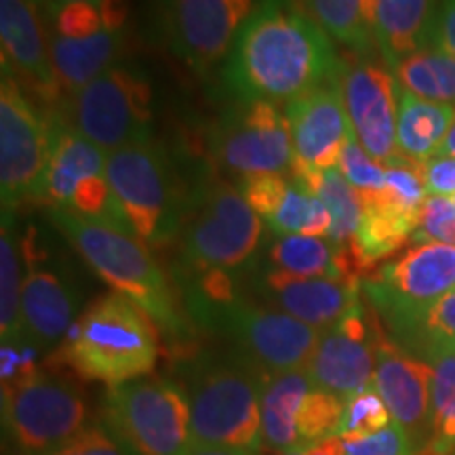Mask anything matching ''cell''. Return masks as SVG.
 I'll return each instance as SVG.
<instances>
[{
	"instance_id": "obj_1",
	"label": "cell",
	"mask_w": 455,
	"mask_h": 455,
	"mask_svg": "<svg viewBox=\"0 0 455 455\" xmlns=\"http://www.w3.org/2000/svg\"><path fill=\"white\" fill-rule=\"evenodd\" d=\"M331 36L291 0H258L228 55L224 81L238 101H293L333 83Z\"/></svg>"
},
{
	"instance_id": "obj_2",
	"label": "cell",
	"mask_w": 455,
	"mask_h": 455,
	"mask_svg": "<svg viewBox=\"0 0 455 455\" xmlns=\"http://www.w3.org/2000/svg\"><path fill=\"white\" fill-rule=\"evenodd\" d=\"M49 220L101 281L146 312L169 344L175 348L192 344V318L181 308L178 291L146 244L121 228L66 209H49Z\"/></svg>"
},
{
	"instance_id": "obj_3",
	"label": "cell",
	"mask_w": 455,
	"mask_h": 455,
	"mask_svg": "<svg viewBox=\"0 0 455 455\" xmlns=\"http://www.w3.org/2000/svg\"><path fill=\"white\" fill-rule=\"evenodd\" d=\"M156 333L140 306L112 291L78 316L51 363L70 367L87 382L114 388L152 373L158 358Z\"/></svg>"
},
{
	"instance_id": "obj_4",
	"label": "cell",
	"mask_w": 455,
	"mask_h": 455,
	"mask_svg": "<svg viewBox=\"0 0 455 455\" xmlns=\"http://www.w3.org/2000/svg\"><path fill=\"white\" fill-rule=\"evenodd\" d=\"M266 379L268 373L236 350L192 356L186 365L192 443L258 453Z\"/></svg>"
},
{
	"instance_id": "obj_5",
	"label": "cell",
	"mask_w": 455,
	"mask_h": 455,
	"mask_svg": "<svg viewBox=\"0 0 455 455\" xmlns=\"http://www.w3.org/2000/svg\"><path fill=\"white\" fill-rule=\"evenodd\" d=\"M264 241V220L249 207L241 188L224 181L203 186L190 198L181 228L184 276L226 272L244 276Z\"/></svg>"
},
{
	"instance_id": "obj_6",
	"label": "cell",
	"mask_w": 455,
	"mask_h": 455,
	"mask_svg": "<svg viewBox=\"0 0 455 455\" xmlns=\"http://www.w3.org/2000/svg\"><path fill=\"white\" fill-rule=\"evenodd\" d=\"M106 178L131 236L156 249L181 235L190 198L181 195L173 164L161 146L146 141L110 152Z\"/></svg>"
},
{
	"instance_id": "obj_7",
	"label": "cell",
	"mask_w": 455,
	"mask_h": 455,
	"mask_svg": "<svg viewBox=\"0 0 455 455\" xmlns=\"http://www.w3.org/2000/svg\"><path fill=\"white\" fill-rule=\"evenodd\" d=\"M455 291V247L419 243L363 281V295L390 327L396 344L411 350L432 306Z\"/></svg>"
},
{
	"instance_id": "obj_8",
	"label": "cell",
	"mask_w": 455,
	"mask_h": 455,
	"mask_svg": "<svg viewBox=\"0 0 455 455\" xmlns=\"http://www.w3.org/2000/svg\"><path fill=\"white\" fill-rule=\"evenodd\" d=\"M100 422L129 455H184L192 443L186 386L167 378L108 388Z\"/></svg>"
},
{
	"instance_id": "obj_9",
	"label": "cell",
	"mask_w": 455,
	"mask_h": 455,
	"mask_svg": "<svg viewBox=\"0 0 455 455\" xmlns=\"http://www.w3.org/2000/svg\"><path fill=\"white\" fill-rule=\"evenodd\" d=\"M76 382L38 369L3 388V424L20 455H43L95 424Z\"/></svg>"
},
{
	"instance_id": "obj_10",
	"label": "cell",
	"mask_w": 455,
	"mask_h": 455,
	"mask_svg": "<svg viewBox=\"0 0 455 455\" xmlns=\"http://www.w3.org/2000/svg\"><path fill=\"white\" fill-rule=\"evenodd\" d=\"M152 84L138 68L116 64L68 101L70 127L108 155L152 141Z\"/></svg>"
},
{
	"instance_id": "obj_11",
	"label": "cell",
	"mask_w": 455,
	"mask_h": 455,
	"mask_svg": "<svg viewBox=\"0 0 455 455\" xmlns=\"http://www.w3.org/2000/svg\"><path fill=\"white\" fill-rule=\"evenodd\" d=\"M51 155V121L7 72L0 83V195L3 215L28 203H43Z\"/></svg>"
},
{
	"instance_id": "obj_12",
	"label": "cell",
	"mask_w": 455,
	"mask_h": 455,
	"mask_svg": "<svg viewBox=\"0 0 455 455\" xmlns=\"http://www.w3.org/2000/svg\"><path fill=\"white\" fill-rule=\"evenodd\" d=\"M201 325L224 333L236 352L268 375L304 369L323 333L264 301L244 298L207 315Z\"/></svg>"
},
{
	"instance_id": "obj_13",
	"label": "cell",
	"mask_w": 455,
	"mask_h": 455,
	"mask_svg": "<svg viewBox=\"0 0 455 455\" xmlns=\"http://www.w3.org/2000/svg\"><path fill=\"white\" fill-rule=\"evenodd\" d=\"M255 0H156V28L171 53L198 74L235 47Z\"/></svg>"
},
{
	"instance_id": "obj_14",
	"label": "cell",
	"mask_w": 455,
	"mask_h": 455,
	"mask_svg": "<svg viewBox=\"0 0 455 455\" xmlns=\"http://www.w3.org/2000/svg\"><path fill=\"white\" fill-rule=\"evenodd\" d=\"M213 152L241 180L291 173L293 141L275 101H238L213 133Z\"/></svg>"
},
{
	"instance_id": "obj_15",
	"label": "cell",
	"mask_w": 455,
	"mask_h": 455,
	"mask_svg": "<svg viewBox=\"0 0 455 455\" xmlns=\"http://www.w3.org/2000/svg\"><path fill=\"white\" fill-rule=\"evenodd\" d=\"M338 78L358 141L375 163L388 167L401 156L396 146L401 84L395 72L367 55L350 53V60H339Z\"/></svg>"
},
{
	"instance_id": "obj_16",
	"label": "cell",
	"mask_w": 455,
	"mask_h": 455,
	"mask_svg": "<svg viewBox=\"0 0 455 455\" xmlns=\"http://www.w3.org/2000/svg\"><path fill=\"white\" fill-rule=\"evenodd\" d=\"M34 235L21 241L24 253V289H21V316L24 333L38 355L60 348L61 341L78 321L81 289L68 270L44 266L43 255L36 251Z\"/></svg>"
},
{
	"instance_id": "obj_17",
	"label": "cell",
	"mask_w": 455,
	"mask_h": 455,
	"mask_svg": "<svg viewBox=\"0 0 455 455\" xmlns=\"http://www.w3.org/2000/svg\"><path fill=\"white\" fill-rule=\"evenodd\" d=\"M375 335L378 323L367 315L363 304L325 329L306 365L315 388L346 401L373 386Z\"/></svg>"
},
{
	"instance_id": "obj_18",
	"label": "cell",
	"mask_w": 455,
	"mask_h": 455,
	"mask_svg": "<svg viewBox=\"0 0 455 455\" xmlns=\"http://www.w3.org/2000/svg\"><path fill=\"white\" fill-rule=\"evenodd\" d=\"M430 384L432 369L428 363L398 346L378 327L373 388L384 398L392 422L407 432L415 451L432 436Z\"/></svg>"
},
{
	"instance_id": "obj_19",
	"label": "cell",
	"mask_w": 455,
	"mask_h": 455,
	"mask_svg": "<svg viewBox=\"0 0 455 455\" xmlns=\"http://www.w3.org/2000/svg\"><path fill=\"white\" fill-rule=\"evenodd\" d=\"M284 116L293 141L291 173L338 169L341 150L352 131L339 78L289 101Z\"/></svg>"
},
{
	"instance_id": "obj_20",
	"label": "cell",
	"mask_w": 455,
	"mask_h": 455,
	"mask_svg": "<svg viewBox=\"0 0 455 455\" xmlns=\"http://www.w3.org/2000/svg\"><path fill=\"white\" fill-rule=\"evenodd\" d=\"M3 72L11 74L44 104L61 98V84L51 60V47L38 7L32 0H0Z\"/></svg>"
},
{
	"instance_id": "obj_21",
	"label": "cell",
	"mask_w": 455,
	"mask_h": 455,
	"mask_svg": "<svg viewBox=\"0 0 455 455\" xmlns=\"http://www.w3.org/2000/svg\"><path fill=\"white\" fill-rule=\"evenodd\" d=\"M259 287L264 304L287 312L318 331L333 327L350 310L363 304V281L356 278H304L268 268L259 278Z\"/></svg>"
},
{
	"instance_id": "obj_22",
	"label": "cell",
	"mask_w": 455,
	"mask_h": 455,
	"mask_svg": "<svg viewBox=\"0 0 455 455\" xmlns=\"http://www.w3.org/2000/svg\"><path fill=\"white\" fill-rule=\"evenodd\" d=\"M106 150L83 138L64 118H53L43 203H47L49 209H68L76 188L91 178L106 175Z\"/></svg>"
},
{
	"instance_id": "obj_23",
	"label": "cell",
	"mask_w": 455,
	"mask_h": 455,
	"mask_svg": "<svg viewBox=\"0 0 455 455\" xmlns=\"http://www.w3.org/2000/svg\"><path fill=\"white\" fill-rule=\"evenodd\" d=\"M436 0H375V44L390 70L435 44Z\"/></svg>"
},
{
	"instance_id": "obj_24",
	"label": "cell",
	"mask_w": 455,
	"mask_h": 455,
	"mask_svg": "<svg viewBox=\"0 0 455 455\" xmlns=\"http://www.w3.org/2000/svg\"><path fill=\"white\" fill-rule=\"evenodd\" d=\"M315 388L308 369L268 375L261 392V451L283 453L301 447L298 415L301 403Z\"/></svg>"
},
{
	"instance_id": "obj_25",
	"label": "cell",
	"mask_w": 455,
	"mask_h": 455,
	"mask_svg": "<svg viewBox=\"0 0 455 455\" xmlns=\"http://www.w3.org/2000/svg\"><path fill=\"white\" fill-rule=\"evenodd\" d=\"M363 196V220L355 236V249L363 266L369 272L378 261L395 255L413 241L419 226V213L401 207L384 196L382 190L361 192Z\"/></svg>"
},
{
	"instance_id": "obj_26",
	"label": "cell",
	"mask_w": 455,
	"mask_h": 455,
	"mask_svg": "<svg viewBox=\"0 0 455 455\" xmlns=\"http://www.w3.org/2000/svg\"><path fill=\"white\" fill-rule=\"evenodd\" d=\"M124 44V30L104 28L84 38H64L53 34L49 41L51 60L61 91L76 93L84 84L118 64Z\"/></svg>"
},
{
	"instance_id": "obj_27",
	"label": "cell",
	"mask_w": 455,
	"mask_h": 455,
	"mask_svg": "<svg viewBox=\"0 0 455 455\" xmlns=\"http://www.w3.org/2000/svg\"><path fill=\"white\" fill-rule=\"evenodd\" d=\"M455 124V106L428 101L401 87L396 118L398 152L409 161L426 163L436 156Z\"/></svg>"
},
{
	"instance_id": "obj_28",
	"label": "cell",
	"mask_w": 455,
	"mask_h": 455,
	"mask_svg": "<svg viewBox=\"0 0 455 455\" xmlns=\"http://www.w3.org/2000/svg\"><path fill=\"white\" fill-rule=\"evenodd\" d=\"M298 184L325 203L331 213V230L329 241L333 244H346L355 241L358 226L363 220V196L355 186L346 181L338 169H312L291 173Z\"/></svg>"
},
{
	"instance_id": "obj_29",
	"label": "cell",
	"mask_w": 455,
	"mask_h": 455,
	"mask_svg": "<svg viewBox=\"0 0 455 455\" xmlns=\"http://www.w3.org/2000/svg\"><path fill=\"white\" fill-rule=\"evenodd\" d=\"M422 358L432 369V436L422 449L432 455H451L455 451V346H432Z\"/></svg>"
},
{
	"instance_id": "obj_30",
	"label": "cell",
	"mask_w": 455,
	"mask_h": 455,
	"mask_svg": "<svg viewBox=\"0 0 455 455\" xmlns=\"http://www.w3.org/2000/svg\"><path fill=\"white\" fill-rule=\"evenodd\" d=\"M310 15L331 41L369 55L375 44V0H308Z\"/></svg>"
},
{
	"instance_id": "obj_31",
	"label": "cell",
	"mask_w": 455,
	"mask_h": 455,
	"mask_svg": "<svg viewBox=\"0 0 455 455\" xmlns=\"http://www.w3.org/2000/svg\"><path fill=\"white\" fill-rule=\"evenodd\" d=\"M21 275L20 241H17L13 215H3L0 232V341L26 344L24 316H21Z\"/></svg>"
},
{
	"instance_id": "obj_32",
	"label": "cell",
	"mask_w": 455,
	"mask_h": 455,
	"mask_svg": "<svg viewBox=\"0 0 455 455\" xmlns=\"http://www.w3.org/2000/svg\"><path fill=\"white\" fill-rule=\"evenodd\" d=\"M392 72L409 93L455 106V57L436 44L403 60Z\"/></svg>"
},
{
	"instance_id": "obj_33",
	"label": "cell",
	"mask_w": 455,
	"mask_h": 455,
	"mask_svg": "<svg viewBox=\"0 0 455 455\" xmlns=\"http://www.w3.org/2000/svg\"><path fill=\"white\" fill-rule=\"evenodd\" d=\"M268 268L283 270L287 275L318 278L339 276L335 266V244L321 236H278L268 249Z\"/></svg>"
},
{
	"instance_id": "obj_34",
	"label": "cell",
	"mask_w": 455,
	"mask_h": 455,
	"mask_svg": "<svg viewBox=\"0 0 455 455\" xmlns=\"http://www.w3.org/2000/svg\"><path fill=\"white\" fill-rule=\"evenodd\" d=\"M266 226L276 236H321L329 238L331 230V213L321 198L304 190L298 181L291 180L287 195L278 204L275 215L266 221Z\"/></svg>"
},
{
	"instance_id": "obj_35",
	"label": "cell",
	"mask_w": 455,
	"mask_h": 455,
	"mask_svg": "<svg viewBox=\"0 0 455 455\" xmlns=\"http://www.w3.org/2000/svg\"><path fill=\"white\" fill-rule=\"evenodd\" d=\"M344 398L331 395V392L312 388L308 396L301 403L298 415V430L301 447L315 445L329 436H338L344 419Z\"/></svg>"
},
{
	"instance_id": "obj_36",
	"label": "cell",
	"mask_w": 455,
	"mask_h": 455,
	"mask_svg": "<svg viewBox=\"0 0 455 455\" xmlns=\"http://www.w3.org/2000/svg\"><path fill=\"white\" fill-rule=\"evenodd\" d=\"M49 15L53 20V34L64 38H84L110 28L106 21L101 0H70L51 3Z\"/></svg>"
},
{
	"instance_id": "obj_37",
	"label": "cell",
	"mask_w": 455,
	"mask_h": 455,
	"mask_svg": "<svg viewBox=\"0 0 455 455\" xmlns=\"http://www.w3.org/2000/svg\"><path fill=\"white\" fill-rule=\"evenodd\" d=\"M390 419L384 398L373 386H369V388L356 392L355 396L346 398L339 435H373V432L390 426Z\"/></svg>"
},
{
	"instance_id": "obj_38",
	"label": "cell",
	"mask_w": 455,
	"mask_h": 455,
	"mask_svg": "<svg viewBox=\"0 0 455 455\" xmlns=\"http://www.w3.org/2000/svg\"><path fill=\"white\" fill-rule=\"evenodd\" d=\"M338 171L358 192H378L386 186V167L367 155L365 148L356 138L355 129L350 131L348 141L341 150Z\"/></svg>"
},
{
	"instance_id": "obj_39",
	"label": "cell",
	"mask_w": 455,
	"mask_h": 455,
	"mask_svg": "<svg viewBox=\"0 0 455 455\" xmlns=\"http://www.w3.org/2000/svg\"><path fill=\"white\" fill-rule=\"evenodd\" d=\"M413 243H441L455 247V204L453 198L428 196L426 198L419 226L413 235Z\"/></svg>"
},
{
	"instance_id": "obj_40",
	"label": "cell",
	"mask_w": 455,
	"mask_h": 455,
	"mask_svg": "<svg viewBox=\"0 0 455 455\" xmlns=\"http://www.w3.org/2000/svg\"><path fill=\"white\" fill-rule=\"evenodd\" d=\"M443 344L455 346V291L447 293L445 298H441L428 312H426L413 348L409 352H411V355L418 352L419 358H422L424 352L432 348V346Z\"/></svg>"
},
{
	"instance_id": "obj_41",
	"label": "cell",
	"mask_w": 455,
	"mask_h": 455,
	"mask_svg": "<svg viewBox=\"0 0 455 455\" xmlns=\"http://www.w3.org/2000/svg\"><path fill=\"white\" fill-rule=\"evenodd\" d=\"M346 455H413V443L396 422L373 435H339Z\"/></svg>"
},
{
	"instance_id": "obj_42",
	"label": "cell",
	"mask_w": 455,
	"mask_h": 455,
	"mask_svg": "<svg viewBox=\"0 0 455 455\" xmlns=\"http://www.w3.org/2000/svg\"><path fill=\"white\" fill-rule=\"evenodd\" d=\"M289 186H291V181L284 175H255V178L241 180L244 201L264 221H268L275 215L278 204L287 195Z\"/></svg>"
},
{
	"instance_id": "obj_43",
	"label": "cell",
	"mask_w": 455,
	"mask_h": 455,
	"mask_svg": "<svg viewBox=\"0 0 455 455\" xmlns=\"http://www.w3.org/2000/svg\"><path fill=\"white\" fill-rule=\"evenodd\" d=\"M43 455H129L124 447L110 435L104 424L95 422L64 445L51 449Z\"/></svg>"
},
{
	"instance_id": "obj_44",
	"label": "cell",
	"mask_w": 455,
	"mask_h": 455,
	"mask_svg": "<svg viewBox=\"0 0 455 455\" xmlns=\"http://www.w3.org/2000/svg\"><path fill=\"white\" fill-rule=\"evenodd\" d=\"M424 186L428 196H455V158L432 156L422 164Z\"/></svg>"
},
{
	"instance_id": "obj_45",
	"label": "cell",
	"mask_w": 455,
	"mask_h": 455,
	"mask_svg": "<svg viewBox=\"0 0 455 455\" xmlns=\"http://www.w3.org/2000/svg\"><path fill=\"white\" fill-rule=\"evenodd\" d=\"M435 44L455 57V0H436Z\"/></svg>"
},
{
	"instance_id": "obj_46",
	"label": "cell",
	"mask_w": 455,
	"mask_h": 455,
	"mask_svg": "<svg viewBox=\"0 0 455 455\" xmlns=\"http://www.w3.org/2000/svg\"><path fill=\"white\" fill-rule=\"evenodd\" d=\"M306 455H346V447L341 436H329L325 441H318L315 445L301 449Z\"/></svg>"
},
{
	"instance_id": "obj_47",
	"label": "cell",
	"mask_w": 455,
	"mask_h": 455,
	"mask_svg": "<svg viewBox=\"0 0 455 455\" xmlns=\"http://www.w3.org/2000/svg\"><path fill=\"white\" fill-rule=\"evenodd\" d=\"M184 455H258L255 451H247V449H232V447H213V445H196L190 443Z\"/></svg>"
},
{
	"instance_id": "obj_48",
	"label": "cell",
	"mask_w": 455,
	"mask_h": 455,
	"mask_svg": "<svg viewBox=\"0 0 455 455\" xmlns=\"http://www.w3.org/2000/svg\"><path fill=\"white\" fill-rule=\"evenodd\" d=\"M436 156H453L455 158V124L451 127V131L447 133V138L441 144L439 152H436Z\"/></svg>"
},
{
	"instance_id": "obj_49",
	"label": "cell",
	"mask_w": 455,
	"mask_h": 455,
	"mask_svg": "<svg viewBox=\"0 0 455 455\" xmlns=\"http://www.w3.org/2000/svg\"><path fill=\"white\" fill-rule=\"evenodd\" d=\"M32 3L36 4V7H49L51 0H32Z\"/></svg>"
},
{
	"instance_id": "obj_50",
	"label": "cell",
	"mask_w": 455,
	"mask_h": 455,
	"mask_svg": "<svg viewBox=\"0 0 455 455\" xmlns=\"http://www.w3.org/2000/svg\"><path fill=\"white\" fill-rule=\"evenodd\" d=\"M272 455H306L301 449H298V451H283V453H272Z\"/></svg>"
},
{
	"instance_id": "obj_51",
	"label": "cell",
	"mask_w": 455,
	"mask_h": 455,
	"mask_svg": "<svg viewBox=\"0 0 455 455\" xmlns=\"http://www.w3.org/2000/svg\"><path fill=\"white\" fill-rule=\"evenodd\" d=\"M51 3H70V0H51Z\"/></svg>"
},
{
	"instance_id": "obj_52",
	"label": "cell",
	"mask_w": 455,
	"mask_h": 455,
	"mask_svg": "<svg viewBox=\"0 0 455 455\" xmlns=\"http://www.w3.org/2000/svg\"><path fill=\"white\" fill-rule=\"evenodd\" d=\"M453 204H455V196H453Z\"/></svg>"
}]
</instances>
